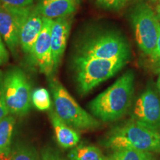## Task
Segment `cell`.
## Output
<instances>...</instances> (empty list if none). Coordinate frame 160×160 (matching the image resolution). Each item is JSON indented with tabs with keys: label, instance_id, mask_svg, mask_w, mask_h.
<instances>
[{
	"label": "cell",
	"instance_id": "cell-8",
	"mask_svg": "<svg viewBox=\"0 0 160 160\" xmlns=\"http://www.w3.org/2000/svg\"><path fill=\"white\" fill-rule=\"evenodd\" d=\"M32 8V6L15 8L0 3V35L13 53L19 46L20 31Z\"/></svg>",
	"mask_w": 160,
	"mask_h": 160
},
{
	"label": "cell",
	"instance_id": "cell-2",
	"mask_svg": "<svg viewBox=\"0 0 160 160\" xmlns=\"http://www.w3.org/2000/svg\"><path fill=\"white\" fill-rule=\"evenodd\" d=\"M105 144L113 151L131 148L159 153L160 131L131 119L112 130Z\"/></svg>",
	"mask_w": 160,
	"mask_h": 160
},
{
	"label": "cell",
	"instance_id": "cell-3",
	"mask_svg": "<svg viewBox=\"0 0 160 160\" xmlns=\"http://www.w3.org/2000/svg\"><path fill=\"white\" fill-rule=\"evenodd\" d=\"M129 57L114 59H95L77 56L74 59L78 89L82 95L113 77L128 62Z\"/></svg>",
	"mask_w": 160,
	"mask_h": 160
},
{
	"label": "cell",
	"instance_id": "cell-14",
	"mask_svg": "<svg viewBox=\"0 0 160 160\" xmlns=\"http://www.w3.org/2000/svg\"><path fill=\"white\" fill-rule=\"evenodd\" d=\"M49 116L59 145L64 148H70L77 146L80 140L79 132L60 119L54 110L50 111Z\"/></svg>",
	"mask_w": 160,
	"mask_h": 160
},
{
	"label": "cell",
	"instance_id": "cell-26",
	"mask_svg": "<svg viewBox=\"0 0 160 160\" xmlns=\"http://www.w3.org/2000/svg\"><path fill=\"white\" fill-rule=\"evenodd\" d=\"M153 70L156 73L160 74V59L153 61Z\"/></svg>",
	"mask_w": 160,
	"mask_h": 160
},
{
	"label": "cell",
	"instance_id": "cell-23",
	"mask_svg": "<svg viewBox=\"0 0 160 160\" xmlns=\"http://www.w3.org/2000/svg\"><path fill=\"white\" fill-rule=\"evenodd\" d=\"M6 47L7 46L5 45V43L0 35V65H5L8 62L9 53Z\"/></svg>",
	"mask_w": 160,
	"mask_h": 160
},
{
	"label": "cell",
	"instance_id": "cell-24",
	"mask_svg": "<svg viewBox=\"0 0 160 160\" xmlns=\"http://www.w3.org/2000/svg\"><path fill=\"white\" fill-rule=\"evenodd\" d=\"M41 160H66L56 153L55 151H52L51 149H46L43 151L42 154Z\"/></svg>",
	"mask_w": 160,
	"mask_h": 160
},
{
	"label": "cell",
	"instance_id": "cell-12",
	"mask_svg": "<svg viewBox=\"0 0 160 160\" xmlns=\"http://www.w3.org/2000/svg\"><path fill=\"white\" fill-rule=\"evenodd\" d=\"M44 17L31 9L29 15L24 22L19 34V46L25 53H30L43 27Z\"/></svg>",
	"mask_w": 160,
	"mask_h": 160
},
{
	"label": "cell",
	"instance_id": "cell-25",
	"mask_svg": "<svg viewBox=\"0 0 160 160\" xmlns=\"http://www.w3.org/2000/svg\"><path fill=\"white\" fill-rule=\"evenodd\" d=\"M151 59H152V61H155V60L160 59V26L159 29V33H158L157 45H156V48L154 51H153V54L151 56Z\"/></svg>",
	"mask_w": 160,
	"mask_h": 160
},
{
	"label": "cell",
	"instance_id": "cell-27",
	"mask_svg": "<svg viewBox=\"0 0 160 160\" xmlns=\"http://www.w3.org/2000/svg\"><path fill=\"white\" fill-rule=\"evenodd\" d=\"M157 15L160 21V0H158V4L157 6Z\"/></svg>",
	"mask_w": 160,
	"mask_h": 160
},
{
	"label": "cell",
	"instance_id": "cell-21",
	"mask_svg": "<svg viewBox=\"0 0 160 160\" xmlns=\"http://www.w3.org/2000/svg\"><path fill=\"white\" fill-rule=\"evenodd\" d=\"M9 113L8 108L6 105L3 89V74L0 72V121L7 117Z\"/></svg>",
	"mask_w": 160,
	"mask_h": 160
},
{
	"label": "cell",
	"instance_id": "cell-29",
	"mask_svg": "<svg viewBox=\"0 0 160 160\" xmlns=\"http://www.w3.org/2000/svg\"><path fill=\"white\" fill-rule=\"evenodd\" d=\"M149 160H156V159H153V157H151V159H150Z\"/></svg>",
	"mask_w": 160,
	"mask_h": 160
},
{
	"label": "cell",
	"instance_id": "cell-11",
	"mask_svg": "<svg viewBox=\"0 0 160 160\" xmlns=\"http://www.w3.org/2000/svg\"><path fill=\"white\" fill-rule=\"evenodd\" d=\"M71 28V20L68 17L59 18L52 21L51 43L54 71H57V68L59 67L65 52Z\"/></svg>",
	"mask_w": 160,
	"mask_h": 160
},
{
	"label": "cell",
	"instance_id": "cell-10",
	"mask_svg": "<svg viewBox=\"0 0 160 160\" xmlns=\"http://www.w3.org/2000/svg\"><path fill=\"white\" fill-rule=\"evenodd\" d=\"M52 21V19L44 17L42 29L30 53L40 72L48 77L54 72L51 43Z\"/></svg>",
	"mask_w": 160,
	"mask_h": 160
},
{
	"label": "cell",
	"instance_id": "cell-13",
	"mask_svg": "<svg viewBox=\"0 0 160 160\" xmlns=\"http://www.w3.org/2000/svg\"><path fill=\"white\" fill-rule=\"evenodd\" d=\"M79 0H39L36 11L50 19L68 17L77 11Z\"/></svg>",
	"mask_w": 160,
	"mask_h": 160
},
{
	"label": "cell",
	"instance_id": "cell-7",
	"mask_svg": "<svg viewBox=\"0 0 160 160\" xmlns=\"http://www.w3.org/2000/svg\"><path fill=\"white\" fill-rule=\"evenodd\" d=\"M3 89L6 105L12 115L22 117L28 113L31 102V86L25 72L10 69L3 75Z\"/></svg>",
	"mask_w": 160,
	"mask_h": 160
},
{
	"label": "cell",
	"instance_id": "cell-22",
	"mask_svg": "<svg viewBox=\"0 0 160 160\" xmlns=\"http://www.w3.org/2000/svg\"><path fill=\"white\" fill-rule=\"evenodd\" d=\"M33 0H0V3L15 8H27L32 5Z\"/></svg>",
	"mask_w": 160,
	"mask_h": 160
},
{
	"label": "cell",
	"instance_id": "cell-15",
	"mask_svg": "<svg viewBox=\"0 0 160 160\" xmlns=\"http://www.w3.org/2000/svg\"><path fill=\"white\" fill-rule=\"evenodd\" d=\"M14 125L15 119L11 115H8L0 121V160L5 159L11 153Z\"/></svg>",
	"mask_w": 160,
	"mask_h": 160
},
{
	"label": "cell",
	"instance_id": "cell-30",
	"mask_svg": "<svg viewBox=\"0 0 160 160\" xmlns=\"http://www.w3.org/2000/svg\"><path fill=\"white\" fill-rule=\"evenodd\" d=\"M152 2H156V1H158V0H151Z\"/></svg>",
	"mask_w": 160,
	"mask_h": 160
},
{
	"label": "cell",
	"instance_id": "cell-17",
	"mask_svg": "<svg viewBox=\"0 0 160 160\" xmlns=\"http://www.w3.org/2000/svg\"><path fill=\"white\" fill-rule=\"evenodd\" d=\"M151 157H153L150 152L125 148L114 151L108 157V160H149Z\"/></svg>",
	"mask_w": 160,
	"mask_h": 160
},
{
	"label": "cell",
	"instance_id": "cell-18",
	"mask_svg": "<svg viewBox=\"0 0 160 160\" xmlns=\"http://www.w3.org/2000/svg\"><path fill=\"white\" fill-rule=\"evenodd\" d=\"M4 160H41L35 148L29 145H22L15 148Z\"/></svg>",
	"mask_w": 160,
	"mask_h": 160
},
{
	"label": "cell",
	"instance_id": "cell-1",
	"mask_svg": "<svg viewBox=\"0 0 160 160\" xmlns=\"http://www.w3.org/2000/svg\"><path fill=\"white\" fill-rule=\"evenodd\" d=\"M135 75L129 70L97 96L88 107L92 114L105 122H115L128 111L134 92Z\"/></svg>",
	"mask_w": 160,
	"mask_h": 160
},
{
	"label": "cell",
	"instance_id": "cell-4",
	"mask_svg": "<svg viewBox=\"0 0 160 160\" xmlns=\"http://www.w3.org/2000/svg\"><path fill=\"white\" fill-rule=\"evenodd\" d=\"M50 88L53 98L54 111L66 124L78 131L99 127V122L80 107L59 81L52 78Z\"/></svg>",
	"mask_w": 160,
	"mask_h": 160
},
{
	"label": "cell",
	"instance_id": "cell-16",
	"mask_svg": "<svg viewBox=\"0 0 160 160\" xmlns=\"http://www.w3.org/2000/svg\"><path fill=\"white\" fill-rule=\"evenodd\" d=\"M68 157L70 160H108V157L96 146L83 144L75 146Z\"/></svg>",
	"mask_w": 160,
	"mask_h": 160
},
{
	"label": "cell",
	"instance_id": "cell-9",
	"mask_svg": "<svg viewBox=\"0 0 160 160\" xmlns=\"http://www.w3.org/2000/svg\"><path fill=\"white\" fill-rule=\"evenodd\" d=\"M132 119L160 131V99L151 88H148L137 99Z\"/></svg>",
	"mask_w": 160,
	"mask_h": 160
},
{
	"label": "cell",
	"instance_id": "cell-19",
	"mask_svg": "<svg viewBox=\"0 0 160 160\" xmlns=\"http://www.w3.org/2000/svg\"><path fill=\"white\" fill-rule=\"evenodd\" d=\"M31 102L40 111H46L51 107L49 92L44 88H39L33 91L31 94Z\"/></svg>",
	"mask_w": 160,
	"mask_h": 160
},
{
	"label": "cell",
	"instance_id": "cell-5",
	"mask_svg": "<svg viewBox=\"0 0 160 160\" xmlns=\"http://www.w3.org/2000/svg\"><path fill=\"white\" fill-rule=\"evenodd\" d=\"M77 56L102 59L131 57L130 45L122 34L111 31L90 38L81 45Z\"/></svg>",
	"mask_w": 160,
	"mask_h": 160
},
{
	"label": "cell",
	"instance_id": "cell-6",
	"mask_svg": "<svg viewBox=\"0 0 160 160\" xmlns=\"http://www.w3.org/2000/svg\"><path fill=\"white\" fill-rule=\"evenodd\" d=\"M131 20L138 46L151 57L156 48L160 26L157 13L147 3L140 2L132 11Z\"/></svg>",
	"mask_w": 160,
	"mask_h": 160
},
{
	"label": "cell",
	"instance_id": "cell-28",
	"mask_svg": "<svg viewBox=\"0 0 160 160\" xmlns=\"http://www.w3.org/2000/svg\"><path fill=\"white\" fill-rule=\"evenodd\" d=\"M157 88H158V90H159V91L160 93V74H159V77H158V79H157Z\"/></svg>",
	"mask_w": 160,
	"mask_h": 160
},
{
	"label": "cell",
	"instance_id": "cell-20",
	"mask_svg": "<svg viewBox=\"0 0 160 160\" xmlns=\"http://www.w3.org/2000/svg\"><path fill=\"white\" fill-rule=\"evenodd\" d=\"M129 0H97L99 7L109 11H119L122 9L128 2Z\"/></svg>",
	"mask_w": 160,
	"mask_h": 160
}]
</instances>
